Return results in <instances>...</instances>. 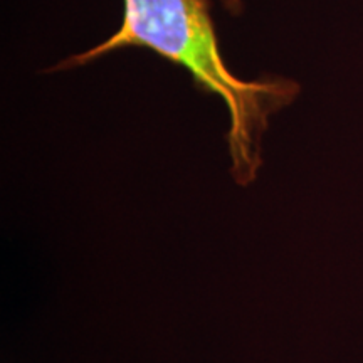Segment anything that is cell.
<instances>
[{"instance_id":"cell-1","label":"cell","mask_w":363,"mask_h":363,"mask_svg":"<svg viewBox=\"0 0 363 363\" xmlns=\"http://www.w3.org/2000/svg\"><path fill=\"white\" fill-rule=\"evenodd\" d=\"M120 29L89 51L59 67H79L123 48H148L192 74L197 88L216 94L229 113L225 135L230 175L249 187L262 167V140L272 115L289 106L299 84L288 78L244 81L225 65L219 49L208 0H123Z\"/></svg>"},{"instance_id":"cell-2","label":"cell","mask_w":363,"mask_h":363,"mask_svg":"<svg viewBox=\"0 0 363 363\" xmlns=\"http://www.w3.org/2000/svg\"><path fill=\"white\" fill-rule=\"evenodd\" d=\"M227 11H229L233 16H238L242 11V2L240 0H222Z\"/></svg>"}]
</instances>
